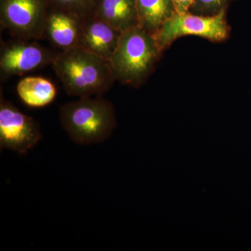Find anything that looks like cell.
I'll return each instance as SVG.
<instances>
[{
	"label": "cell",
	"instance_id": "4",
	"mask_svg": "<svg viewBox=\"0 0 251 251\" xmlns=\"http://www.w3.org/2000/svg\"><path fill=\"white\" fill-rule=\"evenodd\" d=\"M153 35L161 50L182 36L195 35L221 41L227 35L225 13L221 11L211 16H196L188 12L175 13Z\"/></svg>",
	"mask_w": 251,
	"mask_h": 251
},
{
	"label": "cell",
	"instance_id": "12",
	"mask_svg": "<svg viewBox=\"0 0 251 251\" xmlns=\"http://www.w3.org/2000/svg\"><path fill=\"white\" fill-rule=\"evenodd\" d=\"M139 25L149 32H156L175 14L172 0H136Z\"/></svg>",
	"mask_w": 251,
	"mask_h": 251
},
{
	"label": "cell",
	"instance_id": "13",
	"mask_svg": "<svg viewBox=\"0 0 251 251\" xmlns=\"http://www.w3.org/2000/svg\"><path fill=\"white\" fill-rule=\"evenodd\" d=\"M99 1V0H52L58 6V9L71 13L82 21L93 17Z\"/></svg>",
	"mask_w": 251,
	"mask_h": 251
},
{
	"label": "cell",
	"instance_id": "14",
	"mask_svg": "<svg viewBox=\"0 0 251 251\" xmlns=\"http://www.w3.org/2000/svg\"><path fill=\"white\" fill-rule=\"evenodd\" d=\"M195 1L196 0H172L175 13L176 14L187 13Z\"/></svg>",
	"mask_w": 251,
	"mask_h": 251
},
{
	"label": "cell",
	"instance_id": "15",
	"mask_svg": "<svg viewBox=\"0 0 251 251\" xmlns=\"http://www.w3.org/2000/svg\"><path fill=\"white\" fill-rule=\"evenodd\" d=\"M204 8H215L220 6L225 0H196Z\"/></svg>",
	"mask_w": 251,
	"mask_h": 251
},
{
	"label": "cell",
	"instance_id": "1",
	"mask_svg": "<svg viewBox=\"0 0 251 251\" xmlns=\"http://www.w3.org/2000/svg\"><path fill=\"white\" fill-rule=\"evenodd\" d=\"M51 65L71 97L103 96L115 81L108 61L80 47L56 53Z\"/></svg>",
	"mask_w": 251,
	"mask_h": 251
},
{
	"label": "cell",
	"instance_id": "2",
	"mask_svg": "<svg viewBox=\"0 0 251 251\" xmlns=\"http://www.w3.org/2000/svg\"><path fill=\"white\" fill-rule=\"evenodd\" d=\"M59 117L69 139L82 146L106 141L117 126L113 104L102 96L78 98L64 104Z\"/></svg>",
	"mask_w": 251,
	"mask_h": 251
},
{
	"label": "cell",
	"instance_id": "3",
	"mask_svg": "<svg viewBox=\"0 0 251 251\" xmlns=\"http://www.w3.org/2000/svg\"><path fill=\"white\" fill-rule=\"evenodd\" d=\"M161 49L151 33L140 25L122 31L109 61L115 81L137 86L148 75Z\"/></svg>",
	"mask_w": 251,
	"mask_h": 251
},
{
	"label": "cell",
	"instance_id": "10",
	"mask_svg": "<svg viewBox=\"0 0 251 251\" xmlns=\"http://www.w3.org/2000/svg\"><path fill=\"white\" fill-rule=\"evenodd\" d=\"M94 16L122 31L139 25L136 0H99Z\"/></svg>",
	"mask_w": 251,
	"mask_h": 251
},
{
	"label": "cell",
	"instance_id": "11",
	"mask_svg": "<svg viewBox=\"0 0 251 251\" xmlns=\"http://www.w3.org/2000/svg\"><path fill=\"white\" fill-rule=\"evenodd\" d=\"M17 93L23 103L31 108H43L56 97L55 86L42 77H26L18 82Z\"/></svg>",
	"mask_w": 251,
	"mask_h": 251
},
{
	"label": "cell",
	"instance_id": "5",
	"mask_svg": "<svg viewBox=\"0 0 251 251\" xmlns=\"http://www.w3.org/2000/svg\"><path fill=\"white\" fill-rule=\"evenodd\" d=\"M49 13L44 0H3L1 25L17 39H45Z\"/></svg>",
	"mask_w": 251,
	"mask_h": 251
},
{
	"label": "cell",
	"instance_id": "7",
	"mask_svg": "<svg viewBox=\"0 0 251 251\" xmlns=\"http://www.w3.org/2000/svg\"><path fill=\"white\" fill-rule=\"evenodd\" d=\"M55 52L37 43L18 39L1 45L0 75L4 80L52 64Z\"/></svg>",
	"mask_w": 251,
	"mask_h": 251
},
{
	"label": "cell",
	"instance_id": "9",
	"mask_svg": "<svg viewBox=\"0 0 251 251\" xmlns=\"http://www.w3.org/2000/svg\"><path fill=\"white\" fill-rule=\"evenodd\" d=\"M82 22L64 10L51 11L46 21V38L62 50L78 47Z\"/></svg>",
	"mask_w": 251,
	"mask_h": 251
},
{
	"label": "cell",
	"instance_id": "6",
	"mask_svg": "<svg viewBox=\"0 0 251 251\" xmlns=\"http://www.w3.org/2000/svg\"><path fill=\"white\" fill-rule=\"evenodd\" d=\"M42 139L39 123L2 96L0 101V147L25 154Z\"/></svg>",
	"mask_w": 251,
	"mask_h": 251
},
{
	"label": "cell",
	"instance_id": "8",
	"mask_svg": "<svg viewBox=\"0 0 251 251\" xmlns=\"http://www.w3.org/2000/svg\"><path fill=\"white\" fill-rule=\"evenodd\" d=\"M122 33L93 16L82 22L78 47L109 62L116 50Z\"/></svg>",
	"mask_w": 251,
	"mask_h": 251
}]
</instances>
